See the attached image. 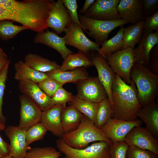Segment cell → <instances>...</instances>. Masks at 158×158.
<instances>
[{"mask_svg": "<svg viewBox=\"0 0 158 158\" xmlns=\"http://www.w3.org/2000/svg\"><path fill=\"white\" fill-rule=\"evenodd\" d=\"M53 0H7L0 5V21L16 22L34 32L48 28L47 20Z\"/></svg>", "mask_w": 158, "mask_h": 158, "instance_id": "cell-1", "label": "cell"}, {"mask_svg": "<svg viewBox=\"0 0 158 158\" xmlns=\"http://www.w3.org/2000/svg\"><path fill=\"white\" fill-rule=\"evenodd\" d=\"M114 102L112 118L127 121L137 119V114L141 108L137 97V91L131 81L129 85L126 83L116 74L111 88Z\"/></svg>", "mask_w": 158, "mask_h": 158, "instance_id": "cell-2", "label": "cell"}, {"mask_svg": "<svg viewBox=\"0 0 158 158\" xmlns=\"http://www.w3.org/2000/svg\"><path fill=\"white\" fill-rule=\"evenodd\" d=\"M130 78L136 87L138 99L142 107L155 102L158 93V75L143 65L135 63Z\"/></svg>", "mask_w": 158, "mask_h": 158, "instance_id": "cell-3", "label": "cell"}, {"mask_svg": "<svg viewBox=\"0 0 158 158\" xmlns=\"http://www.w3.org/2000/svg\"><path fill=\"white\" fill-rule=\"evenodd\" d=\"M61 139L68 146L77 149L84 148L90 143L96 141H103L109 145L112 143L101 130L97 128L83 114L78 127L73 131L64 133Z\"/></svg>", "mask_w": 158, "mask_h": 158, "instance_id": "cell-4", "label": "cell"}, {"mask_svg": "<svg viewBox=\"0 0 158 158\" xmlns=\"http://www.w3.org/2000/svg\"><path fill=\"white\" fill-rule=\"evenodd\" d=\"M78 16L84 31L100 45L108 40L110 33L116 28L129 23L121 19L102 20L91 18L80 14Z\"/></svg>", "mask_w": 158, "mask_h": 158, "instance_id": "cell-5", "label": "cell"}, {"mask_svg": "<svg viewBox=\"0 0 158 158\" xmlns=\"http://www.w3.org/2000/svg\"><path fill=\"white\" fill-rule=\"evenodd\" d=\"M110 145L99 141L84 148L77 149L68 146L61 138H59L56 141L57 148L64 155L63 158H109Z\"/></svg>", "mask_w": 158, "mask_h": 158, "instance_id": "cell-6", "label": "cell"}, {"mask_svg": "<svg viewBox=\"0 0 158 158\" xmlns=\"http://www.w3.org/2000/svg\"><path fill=\"white\" fill-rule=\"evenodd\" d=\"M105 58L114 73L127 84H130V71L135 63L133 49L130 47L123 48Z\"/></svg>", "mask_w": 158, "mask_h": 158, "instance_id": "cell-7", "label": "cell"}, {"mask_svg": "<svg viewBox=\"0 0 158 158\" xmlns=\"http://www.w3.org/2000/svg\"><path fill=\"white\" fill-rule=\"evenodd\" d=\"M64 32L63 37L66 45L73 47L89 56L90 51H97L100 48L101 45L89 39L82 27L78 24L72 22Z\"/></svg>", "mask_w": 158, "mask_h": 158, "instance_id": "cell-8", "label": "cell"}, {"mask_svg": "<svg viewBox=\"0 0 158 158\" xmlns=\"http://www.w3.org/2000/svg\"><path fill=\"white\" fill-rule=\"evenodd\" d=\"M142 123L140 119L127 121L111 118L100 129L112 143L121 142L132 128L142 126Z\"/></svg>", "mask_w": 158, "mask_h": 158, "instance_id": "cell-9", "label": "cell"}, {"mask_svg": "<svg viewBox=\"0 0 158 158\" xmlns=\"http://www.w3.org/2000/svg\"><path fill=\"white\" fill-rule=\"evenodd\" d=\"M76 85V95L81 99L99 103L108 97L105 90L97 77L88 76Z\"/></svg>", "mask_w": 158, "mask_h": 158, "instance_id": "cell-10", "label": "cell"}, {"mask_svg": "<svg viewBox=\"0 0 158 158\" xmlns=\"http://www.w3.org/2000/svg\"><path fill=\"white\" fill-rule=\"evenodd\" d=\"M124 141L129 147L135 146L158 154V139L146 127H134L126 135Z\"/></svg>", "mask_w": 158, "mask_h": 158, "instance_id": "cell-11", "label": "cell"}, {"mask_svg": "<svg viewBox=\"0 0 158 158\" xmlns=\"http://www.w3.org/2000/svg\"><path fill=\"white\" fill-rule=\"evenodd\" d=\"M120 0H95L84 15L91 18L102 20L121 19L117 9Z\"/></svg>", "mask_w": 158, "mask_h": 158, "instance_id": "cell-12", "label": "cell"}, {"mask_svg": "<svg viewBox=\"0 0 158 158\" xmlns=\"http://www.w3.org/2000/svg\"><path fill=\"white\" fill-rule=\"evenodd\" d=\"M20 119L18 127L26 131L33 125L40 122L42 111L28 96H20Z\"/></svg>", "mask_w": 158, "mask_h": 158, "instance_id": "cell-13", "label": "cell"}, {"mask_svg": "<svg viewBox=\"0 0 158 158\" xmlns=\"http://www.w3.org/2000/svg\"><path fill=\"white\" fill-rule=\"evenodd\" d=\"M92 52L90 57L93 65L97 70V78L106 92L112 108L114 102L111 95V88L116 74L109 65L105 58L98 53Z\"/></svg>", "mask_w": 158, "mask_h": 158, "instance_id": "cell-14", "label": "cell"}, {"mask_svg": "<svg viewBox=\"0 0 158 158\" xmlns=\"http://www.w3.org/2000/svg\"><path fill=\"white\" fill-rule=\"evenodd\" d=\"M72 23L70 15L61 0H53L47 20L48 28L61 34Z\"/></svg>", "mask_w": 158, "mask_h": 158, "instance_id": "cell-15", "label": "cell"}, {"mask_svg": "<svg viewBox=\"0 0 158 158\" xmlns=\"http://www.w3.org/2000/svg\"><path fill=\"white\" fill-rule=\"evenodd\" d=\"M5 130L10 142L9 155L13 158H24L28 147L26 141V131L18 126H10Z\"/></svg>", "mask_w": 158, "mask_h": 158, "instance_id": "cell-16", "label": "cell"}, {"mask_svg": "<svg viewBox=\"0 0 158 158\" xmlns=\"http://www.w3.org/2000/svg\"><path fill=\"white\" fill-rule=\"evenodd\" d=\"M18 87L20 91L30 97L42 111L54 105L51 97L42 90L37 83L29 80H22L19 82Z\"/></svg>", "mask_w": 158, "mask_h": 158, "instance_id": "cell-17", "label": "cell"}, {"mask_svg": "<svg viewBox=\"0 0 158 158\" xmlns=\"http://www.w3.org/2000/svg\"><path fill=\"white\" fill-rule=\"evenodd\" d=\"M138 44V46L133 49L135 63L147 66L151 50L156 45H158V32L144 30L142 39Z\"/></svg>", "mask_w": 158, "mask_h": 158, "instance_id": "cell-18", "label": "cell"}, {"mask_svg": "<svg viewBox=\"0 0 158 158\" xmlns=\"http://www.w3.org/2000/svg\"><path fill=\"white\" fill-rule=\"evenodd\" d=\"M117 9L121 19L132 24L145 19L142 0H120Z\"/></svg>", "mask_w": 158, "mask_h": 158, "instance_id": "cell-19", "label": "cell"}, {"mask_svg": "<svg viewBox=\"0 0 158 158\" xmlns=\"http://www.w3.org/2000/svg\"><path fill=\"white\" fill-rule=\"evenodd\" d=\"M63 107L62 105H55L42 111L40 121L47 131L61 138L64 133L61 121V114Z\"/></svg>", "mask_w": 158, "mask_h": 158, "instance_id": "cell-20", "label": "cell"}, {"mask_svg": "<svg viewBox=\"0 0 158 158\" xmlns=\"http://www.w3.org/2000/svg\"><path fill=\"white\" fill-rule=\"evenodd\" d=\"M33 42L35 44H44L54 49L64 60L68 55L73 53L66 47L63 37L47 30L37 33L34 38Z\"/></svg>", "mask_w": 158, "mask_h": 158, "instance_id": "cell-21", "label": "cell"}, {"mask_svg": "<svg viewBox=\"0 0 158 158\" xmlns=\"http://www.w3.org/2000/svg\"><path fill=\"white\" fill-rule=\"evenodd\" d=\"M146 128L158 139V104L155 102L142 107L137 114Z\"/></svg>", "mask_w": 158, "mask_h": 158, "instance_id": "cell-22", "label": "cell"}, {"mask_svg": "<svg viewBox=\"0 0 158 158\" xmlns=\"http://www.w3.org/2000/svg\"><path fill=\"white\" fill-rule=\"evenodd\" d=\"M46 73L63 85L68 83L76 84L88 77L85 68L84 67L66 71H62L59 69Z\"/></svg>", "mask_w": 158, "mask_h": 158, "instance_id": "cell-23", "label": "cell"}, {"mask_svg": "<svg viewBox=\"0 0 158 158\" xmlns=\"http://www.w3.org/2000/svg\"><path fill=\"white\" fill-rule=\"evenodd\" d=\"M14 67V78L19 82L29 80L38 83L48 77L46 73L34 70L22 61L15 63Z\"/></svg>", "mask_w": 158, "mask_h": 158, "instance_id": "cell-24", "label": "cell"}, {"mask_svg": "<svg viewBox=\"0 0 158 158\" xmlns=\"http://www.w3.org/2000/svg\"><path fill=\"white\" fill-rule=\"evenodd\" d=\"M83 114L74 107L69 105L63 107L61 114V121L65 133L77 128L81 122Z\"/></svg>", "mask_w": 158, "mask_h": 158, "instance_id": "cell-25", "label": "cell"}, {"mask_svg": "<svg viewBox=\"0 0 158 158\" xmlns=\"http://www.w3.org/2000/svg\"><path fill=\"white\" fill-rule=\"evenodd\" d=\"M24 60V62L31 68L44 73L59 69L60 67V66L55 61L31 53L25 56Z\"/></svg>", "mask_w": 158, "mask_h": 158, "instance_id": "cell-26", "label": "cell"}, {"mask_svg": "<svg viewBox=\"0 0 158 158\" xmlns=\"http://www.w3.org/2000/svg\"><path fill=\"white\" fill-rule=\"evenodd\" d=\"M93 65L90 56L80 51L75 54L68 55L64 59L60 70L62 71H71L78 68H88Z\"/></svg>", "mask_w": 158, "mask_h": 158, "instance_id": "cell-27", "label": "cell"}, {"mask_svg": "<svg viewBox=\"0 0 158 158\" xmlns=\"http://www.w3.org/2000/svg\"><path fill=\"white\" fill-rule=\"evenodd\" d=\"M144 20L124 28L123 41V48L130 47L133 49L135 45L141 41L144 31Z\"/></svg>", "mask_w": 158, "mask_h": 158, "instance_id": "cell-28", "label": "cell"}, {"mask_svg": "<svg viewBox=\"0 0 158 158\" xmlns=\"http://www.w3.org/2000/svg\"><path fill=\"white\" fill-rule=\"evenodd\" d=\"M124 28L123 25L121 26L115 36L101 45V47L97 51L98 54L105 58L111 54L124 48L123 37Z\"/></svg>", "mask_w": 158, "mask_h": 158, "instance_id": "cell-29", "label": "cell"}, {"mask_svg": "<svg viewBox=\"0 0 158 158\" xmlns=\"http://www.w3.org/2000/svg\"><path fill=\"white\" fill-rule=\"evenodd\" d=\"M68 103L69 105L76 108L94 123L99 103L93 102L81 99L77 95H73L71 100Z\"/></svg>", "mask_w": 158, "mask_h": 158, "instance_id": "cell-30", "label": "cell"}, {"mask_svg": "<svg viewBox=\"0 0 158 158\" xmlns=\"http://www.w3.org/2000/svg\"><path fill=\"white\" fill-rule=\"evenodd\" d=\"M113 111L109 98L107 97L99 103L94 124L98 128H101L112 118Z\"/></svg>", "mask_w": 158, "mask_h": 158, "instance_id": "cell-31", "label": "cell"}, {"mask_svg": "<svg viewBox=\"0 0 158 158\" xmlns=\"http://www.w3.org/2000/svg\"><path fill=\"white\" fill-rule=\"evenodd\" d=\"M27 29L26 27L16 25L10 20H0V39L5 40L12 39L20 32Z\"/></svg>", "mask_w": 158, "mask_h": 158, "instance_id": "cell-32", "label": "cell"}, {"mask_svg": "<svg viewBox=\"0 0 158 158\" xmlns=\"http://www.w3.org/2000/svg\"><path fill=\"white\" fill-rule=\"evenodd\" d=\"M61 153L50 146L33 147L26 153L24 158H60Z\"/></svg>", "mask_w": 158, "mask_h": 158, "instance_id": "cell-33", "label": "cell"}, {"mask_svg": "<svg viewBox=\"0 0 158 158\" xmlns=\"http://www.w3.org/2000/svg\"><path fill=\"white\" fill-rule=\"evenodd\" d=\"M47 130L41 122L30 127L26 131V141L28 146L34 142L42 139Z\"/></svg>", "mask_w": 158, "mask_h": 158, "instance_id": "cell-34", "label": "cell"}, {"mask_svg": "<svg viewBox=\"0 0 158 158\" xmlns=\"http://www.w3.org/2000/svg\"><path fill=\"white\" fill-rule=\"evenodd\" d=\"M37 84L40 89L51 97H53L59 88L63 87V85L55 79L49 76Z\"/></svg>", "mask_w": 158, "mask_h": 158, "instance_id": "cell-35", "label": "cell"}, {"mask_svg": "<svg viewBox=\"0 0 158 158\" xmlns=\"http://www.w3.org/2000/svg\"><path fill=\"white\" fill-rule=\"evenodd\" d=\"M129 147L124 141L112 143L109 146V158H126Z\"/></svg>", "mask_w": 158, "mask_h": 158, "instance_id": "cell-36", "label": "cell"}, {"mask_svg": "<svg viewBox=\"0 0 158 158\" xmlns=\"http://www.w3.org/2000/svg\"><path fill=\"white\" fill-rule=\"evenodd\" d=\"M73 96L71 92L67 91L61 87L56 91L51 99L54 105H61L65 107L66 103L71 100Z\"/></svg>", "mask_w": 158, "mask_h": 158, "instance_id": "cell-37", "label": "cell"}, {"mask_svg": "<svg viewBox=\"0 0 158 158\" xmlns=\"http://www.w3.org/2000/svg\"><path fill=\"white\" fill-rule=\"evenodd\" d=\"M126 158H158V154L135 146L129 147Z\"/></svg>", "mask_w": 158, "mask_h": 158, "instance_id": "cell-38", "label": "cell"}, {"mask_svg": "<svg viewBox=\"0 0 158 158\" xmlns=\"http://www.w3.org/2000/svg\"><path fill=\"white\" fill-rule=\"evenodd\" d=\"M63 5L67 9L72 23L78 24L84 29L81 24L79 18L77 9L78 5L76 0H61Z\"/></svg>", "mask_w": 158, "mask_h": 158, "instance_id": "cell-39", "label": "cell"}, {"mask_svg": "<svg viewBox=\"0 0 158 158\" xmlns=\"http://www.w3.org/2000/svg\"><path fill=\"white\" fill-rule=\"evenodd\" d=\"M10 63L8 64L0 73V119L4 123L5 122V118L2 113V106L6 83Z\"/></svg>", "mask_w": 158, "mask_h": 158, "instance_id": "cell-40", "label": "cell"}, {"mask_svg": "<svg viewBox=\"0 0 158 158\" xmlns=\"http://www.w3.org/2000/svg\"><path fill=\"white\" fill-rule=\"evenodd\" d=\"M144 30L151 32H158V10L150 16L145 18Z\"/></svg>", "mask_w": 158, "mask_h": 158, "instance_id": "cell-41", "label": "cell"}, {"mask_svg": "<svg viewBox=\"0 0 158 158\" xmlns=\"http://www.w3.org/2000/svg\"><path fill=\"white\" fill-rule=\"evenodd\" d=\"M148 68L153 73L157 75L158 72V45H156L151 50Z\"/></svg>", "mask_w": 158, "mask_h": 158, "instance_id": "cell-42", "label": "cell"}, {"mask_svg": "<svg viewBox=\"0 0 158 158\" xmlns=\"http://www.w3.org/2000/svg\"><path fill=\"white\" fill-rule=\"evenodd\" d=\"M145 18L153 14L158 7V0H142Z\"/></svg>", "mask_w": 158, "mask_h": 158, "instance_id": "cell-43", "label": "cell"}, {"mask_svg": "<svg viewBox=\"0 0 158 158\" xmlns=\"http://www.w3.org/2000/svg\"><path fill=\"white\" fill-rule=\"evenodd\" d=\"M10 145L0 135V158L9 155Z\"/></svg>", "mask_w": 158, "mask_h": 158, "instance_id": "cell-44", "label": "cell"}, {"mask_svg": "<svg viewBox=\"0 0 158 158\" xmlns=\"http://www.w3.org/2000/svg\"><path fill=\"white\" fill-rule=\"evenodd\" d=\"M95 1V0H86L83 6L79 10L80 13L82 15H85Z\"/></svg>", "mask_w": 158, "mask_h": 158, "instance_id": "cell-45", "label": "cell"}, {"mask_svg": "<svg viewBox=\"0 0 158 158\" xmlns=\"http://www.w3.org/2000/svg\"><path fill=\"white\" fill-rule=\"evenodd\" d=\"M4 124L3 122L0 119V130L2 129L4 127Z\"/></svg>", "mask_w": 158, "mask_h": 158, "instance_id": "cell-46", "label": "cell"}, {"mask_svg": "<svg viewBox=\"0 0 158 158\" xmlns=\"http://www.w3.org/2000/svg\"><path fill=\"white\" fill-rule=\"evenodd\" d=\"M7 1V0H0V5L6 3Z\"/></svg>", "mask_w": 158, "mask_h": 158, "instance_id": "cell-47", "label": "cell"}, {"mask_svg": "<svg viewBox=\"0 0 158 158\" xmlns=\"http://www.w3.org/2000/svg\"><path fill=\"white\" fill-rule=\"evenodd\" d=\"M2 158H13V157L11 156L10 155H8Z\"/></svg>", "mask_w": 158, "mask_h": 158, "instance_id": "cell-48", "label": "cell"}]
</instances>
